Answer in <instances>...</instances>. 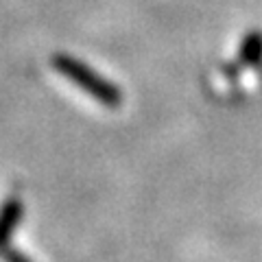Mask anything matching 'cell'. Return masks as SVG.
<instances>
[{"instance_id":"7a4b0ae2","label":"cell","mask_w":262,"mask_h":262,"mask_svg":"<svg viewBox=\"0 0 262 262\" xmlns=\"http://www.w3.org/2000/svg\"><path fill=\"white\" fill-rule=\"evenodd\" d=\"M20 219H22V201L18 196H11V199H7L5 206L0 208V249L7 245L15 225L20 223Z\"/></svg>"},{"instance_id":"6da1fadb","label":"cell","mask_w":262,"mask_h":262,"mask_svg":"<svg viewBox=\"0 0 262 262\" xmlns=\"http://www.w3.org/2000/svg\"><path fill=\"white\" fill-rule=\"evenodd\" d=\"M53 68L63 75L66 79H70L72 83H77L81 90H85L90 96H94L98 103H103L105 107H118L122 101L120 90L112 83V81L103 79L101 75L85 66L83 61L75 59L70 55H55L53 57Z\"/></svg>"},{"instance_id":"277c9868","label":"cell","mask_w":262,"mask_h":262,"mask_svg":"<svg viewBox=\"0 0 262 262\" xmlns=\"http://www.w3.org/2000/svg\"><path fill=\"white\" fill-rule=\"evenodd\" d=\"M5 262H31L27 256H22L20 251H13V249H7L5 251Z\"/></svg>"},{"instance_id":"3957f363","label":"cell","mask_w":262,"mask_h":262,"mask_svg":"<svg viewBox=\"0 0 262 262\" xmlns=\"http://www.w3.org/2000/svg\"><path fill=\"white\" fill-rule=\"evenodd\" d=\"M241 59L249 66H256L262 61V33L253 31L241 44Z\"/></svg>"}]
</instances>
